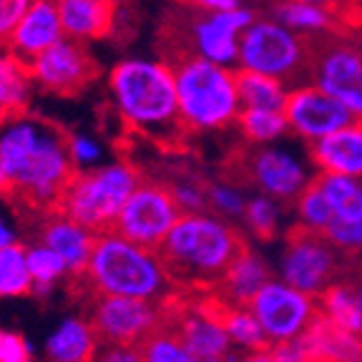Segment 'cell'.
Returning <instances> with one entry per match:
<instances>
[{
  "instance_id": "cell-1",
  "label": "cell",
  "mask_w": 362,
  "mask_h": 362,
  "mask_svg": "<svg viewBox=\"0 0 362 362\" xmlns=\"http://www.w3.org/2000/svg\"><path fill=\"white\" fill-rule=\"evenodd\" d=\"M0 153L13 179L11 199L40 214L58 211L76 176L66 131L25 111L0 126Z\"/></svg>"
},
{
  "instance_id": "cell-2",
  "label": "cell",
  "mask_w": 362,
  "mask_h": 362,
  "mask_svg": "<svg viewBox=\"0 0 362 362\" xmlns=\"http://www.w3.org/2000/svg\"><path fill=\"white\" fill-rule=\"evenodd\" d=\"M108 93L129 129L158 144H181L189 129L179 111L174 68L161 61L126 58L108 74Z\"/></svg>"
},
{
  "instance_id": "cell-3",
  "label": "cell",
  "mask_w": 362,
  "mask_h": 362,
  "mask_svg": "<svg viewBox=\"0 0 362 362\" xmlns=\"http://www.w3.org/2000/svg\"><path fill=\"white\" fill-rule=\"evenodd\" d=\"M247 249L242 234L226 221L194 211L181 214L156 249L171 284L187 292H211Z\"/></svg>"
},
{
  "instance_id": "cell-4",
  "label": "cell",
  "mask_w": 362,
  "mask_h": 362,
  "mask_svg": "<svg viewBox=\"0 0 362 362\" xmlns=\"http://www.w3.org/2000/svg\"><path fill=\"white\" fill-rule=\"evenodd\" d=\"M98 297H139L164 302L171 297V279L158 252L121 237L119 232L96 234L93 255L81 277Z\"/></svg>"
},
{
  "instance_id": "cell-5",
  "label": "cell",
  "mask_w": 362,
  "mask_h": 362,
  "mask_svg": "<svg viewBox=\"0 0 362 362\" xmlns=\"http://www.w3.org/2000/svg\"><path fill=\"white\" fill-rule=\"evenodd\" d=\"M171 68L181 119L189 131H216L239 119L242 101L234 71L202 56L181 58Z\"/></svg>"
},
{
  "instance_id": "cell-6",
  "label": "cell",
  "mask_w": 362,
  "mask_h": 362,
  "mask_svg": "<svg viewBox=\"0 0 362 362\" xmlns=\"http://www.w3.org/2000/svg\"><path fill=\"white\" fill-rule=\"evenodd\" d=\"M139 184H141V174L126 161L76 171L68 189L63 192L58 211L88 226L90 232H111L121 209Z\"/></svg>"
},
{
  "instance_id": "cell-7",
  "label": "cell",
  "mask_w": 362,
  "mask_h": 362,
  "mask_svg": "<svg viewBox=\"0 0 362 362\" xmlns=\"http://www.w3.org/2000/svg\"><path fill=\"white\" fill-rule=\"evenodd\" d=\"M239 66L274 76L282 83L305 86L312 81L310 38L292 33L284 23L255 21L239 35Z\"/></svg>"
},
{
  "instance_id": "cell-8",
  "label": "cell",
  "mask_w": 362,
  "mask_h": 362,
  "mask_svg": "<svg viewBox=\"0 0 362 362\" xmlns=\"http://www.w3.org/2000/svg\"><path fill=\"white\" fill-rule=\"evenodd\" d=\"M347 264L357 262L342 255L327 239V234L307 229L302 224H294L287 232L279 272L284 282L292 287L320 297L334 282L352 277V269H347Z\"/></svg>"
},
{
  "instance_id": "cell-9",
  "label": "cell",
  "mask_w": 362,
  "mask_h": 362,
  "mask_svg": "<svg viewBox=\"0 0 362 362\" xmlns=\"http://www.w3.org/2000/svg\"><path fill=\"white\" fill-rule=\"evenodd\" d=\"M224 179L242 187H257L277 202H297L310 184L305 166L277 148H237L224 164Z\"/></svg>"
},
{
  "instance_id": "cell-10",
  "label": "cell",
  "mask_w": 362,
  "mask_h": 362,
  "mask_svg": "<svg viewBox=\"0 0 362 362\" xmlns=\"http://www.w3.org/2000/svg\"><path fill=\"white\" fill-rule=\"evenodd\" d=\"M181 214L184 211H181L169 184L141 179V184L134 189L126 206L121 209L119 219L113 224V232L156 252L161 242L169 237L176 221L181 219Z\"/></svg>"
},
{
  "instance_id": "cell-11",
  "label": "cell",
  "mask_w": 362,
  "mask_h": 362,
  "mask_svg": "<svg viewBox=\"0 0 362 362\" xmlns=\"http://www.w3.org/2000/svg\"><path fill=\"white\" fill-rule=\"evenodd\" d=\"M312 81L329 96L342 101L362 121V51L337 33H310Z\"/></svg>"
},
{
  "instance_id": "cell-12",
  "label": "cell",
  "mask_w": 362,
  "mask_h": 362,
  "mask_svg": "<svg viewBox=\"0 0 362 362\" xmlns=\"http://www.w3.org/2000/svg\"><path fill=\"white\" fill-rule=\"evenodd\" d=\"M249 310L255 312L272 345H284L307 332L312 320L320 315V302L317 297L292 287L284 279L282 282L269 279L252 297Z\"/></svg>"
},
{
  "instance_id": "cell-13",
  "label": "cell",
  "mask_w": 362,
  "mask_h": 362,
  "mask_svg": "<svg viewBox=\"0 0 362 362\" xmlns=\"http://www.w3.org/2000/svg\"><path fill=\"white\" fill-rule=\"evenodd\" d=\"M164 320V302L139 297H98L88 322L101 345H141Z\"/></svg>"
},
{
  "instance_id": "cell-14",
  "label": "cell",
  "mask_w": 362,
  "mask_h": 362,
  "mask_svg": "<svg viewBox=\"0 0 362 362\" xmlns=\"http://www.w3.org/2000/svg\"><path fill=\"white\" fill-rule=\"evenodd\" d=\"M33 86L56 96H76L96 78L98 66L76 38H63L28 66Z\"/></svg>"
},
{
  "instance_id": "cell-15",
  "label": "cell",
  "mask_w": 362,
  "mask_h": 362,
  "mask_svg": "<svg viewBox=\"0 0 362 362\" xmlns=\"http://www.w3.org/2000/svg\"><path fill=\"white\" fill-rule=\"evenodd\" d=\"M284 116H287L289 126L310 141H317V139L357 121L355 113L345 103L329 96L320 86H300L292 93H287Z\"/></svg>"
},
{
  "instance_id": "cell-16",
  "label": "cell",
  "mask_w": 362,
  "mask_h": 362,
  "mask_svg": "<svg viewBox=\"0 0 362 362\" xmlns=\"http://www.w3.org/2000/svg\"><path fill=\"white\" fill-rule=\"evenodd\" d=\"M63 38H66V30H63L58 0H33L3 48L21 63L30 66L40 53H45Z\"/></svg>"
},
{
  "instance_id": "cell-17",
  "label": "cell",
  "mask_w": 362,
  "mask_h": 362,
  "mask_svg": "<svg viewBox=\"0 0 362 362\" xmlns=\"http://www.w3.org/2000/svg\"><path fill=\"white\" fill-rule=\"evenodd\" d=\"M40 244L51 247L63 257L68 277L81 279L86 274L90 255H93L96 232H90L88 226L78 224L63 211H51V214H45L43 226H40Z\"/></svg>"
},
{
  "instance_id": "cell-18",
  "label": "cell",
  "mask_w": 362,
  "mask_h": 362,
  "mask_svg": "<svg viewBox=\"0 0 362 362\" xmlns=\"http://www.w3.org/2000/svg\"><path fill=\"white\" fill-rule=\"evenodd\" d=\"M307 362H362V334L337 327L320 312L302 337H297Z\"/></svg>"
},
{
  "instance_id": "cell-19",
  "label": "cell",
  "mask_w": 362,
  "mask_h": 362,
  "mask_svg": "<svg viewBox=\"0 0 362 362\" xmlns=\"http://www.w3.org/2000/svg\"><path fill=\"white\" fill-rule=\"evenodd\" d=\"M310 156L320 171L362 179V121L317 139L310 144Z\"/></svg>"
},
{
  "instance_id": "cell-20",
  "label": "cell",
  "mask_w": 362,
  "mask_h": 362,
  "mask_svg": "<svg viewBox=\"0 0 362 362\" xmlns=\"http://www.w3.org/2000/svg\"><path fill=\"white\" fill-rule=\"evenodd\" d=\"M58 11L68 38L88 43L113 33L119 0H58Z\"/></svg>"
},
{
  "instance_id": "cell-21",
  "label": "cell",
  "mask_w": 362,
  "mask_h": 362,
  "mask_svg": "<svg viewBox=\"0 0 362 362\" xmlns=\"http://www.w3.org/2000/svg\"><path fill=\"white\" fill-rule=\"evenodd\" d=\"M269 279H272V269L264 262V257H259L257 252H252V249L247 247L242 255L234 259V264L229 267L224 279L211 289V294L229 307H249L252 297H255Z\"/></svg>"
},
{
  "instance_id": "cell-22",
  "label": "cell",
  "mask_w": 362,
  "mask_h": 362,
  "mask_svg": "<svg viewBox=\"0 0 362 362\" xmlns=\"http://www.w3.org/2000/svg\"><path fill=\"white\" fill-rule=\"evenodd\" d=\"M98 337L86 320H66L45 345L48 362H96Z\"/></svg>"
},
{
  "instance_id": "cell-23",
  "label": "cell",
  "mask_w": 362,
  "mask_h": 362,
  "mask_svg": "<svg viewBox=\"0 0 362 362\" xmlns=\"http://www.w3.org/2000/svg\"><path fill=\"white\" fill-rule=\"evenodd\" d=\"M30 90H33V78L28 66L3 48L0 51V126L13 116L28 111Z\"/></svg>"
},
{
  "instance_id": "cell-24",
  "label": "cell",
  "mask_w": 362,
  "mask_h": 362,
  "mask_svg": "<svg viewBox=\"0 0 362 362\" xmlns=\"http://www.w3.org/2000/svg\"><path fill=\"white\" fill-rule=\"evenodd\" d=\"M320 312L327 320H332L337 327L347 329V332L362 334V302L357 297V289L352 279H339L332 287L325 289L320 297Z\"/></svg>"
},
{
  "instance_id": "cell-25",
  "label": "cell",
  "mask_w": 362,
  "mask_h": 362,
  "mask_svg": "<svg viewBox=\"0 0 362 362\" xmlns=\"http://www.w3.org/2000/svg\"><path fill=\"white\" fill-rule=\"evenodd\" d=\"M315 181L320 184L325 197H327L337 219H347V221L362 219V179L320 171L315 176Z\"/></svg>"
},
{
  "instance_id": "cell-26",
  "label": "cell",
  "mask_w": 362,
  "mask_h": 362,
  "mask_svg": "<svg viewBox=\"0 0 362 362\" xmlns=\"http://www.w3.org/2000/svg\"><path fill=\"white\" fill-rule=\"evenodd\" d=\"M237 90L242 108H274V111H284V83L274 76L259 74V71H249V68H239L237 71Z\"/></svg>"
},
{
  "instance_id": "cell-27",
  "label": "cell",
  "mask_w": 362,
  "mask_h": 362,
  "mask_svg": "<svg viewBox=\"0 0 362 362\" xmlns=\"http://www.w3.org/2000/svg\"><path fill=\"white\" fill-rule=\"evenodd\" d=\"M139 347H141L144 362H202V357L164 320Z\"/></svg>"
},
{
  "instance_id": "cell-28",
  "label": "cell",
  "mask_w": 362,
  "mask_h": 362,
  "mask_svg": "<svg viewBox=\"0 0 362 362\" xmlns=\"http://www.w3.org/2000/svg\"><path fill=\"white\" fill-rule=\"evenodd\" d=\"M33 292V277L28 269V249L11 244L0 249V297H21Z\"/></svg>"
},
{
  "instance_id": "cell-29",
  "label": "cell",
  "mask_w": 362,
  "mask_h": 362,
  "mask_svg": "<svg viewBox=\"0 0 362 362\" xmlns=\"http://www.w3.org/2000/svg\"><path fill=\"white\" fill-rule=\"evenodd\" d=\"M277 18L289 25V28L297 30H312V33H320V30H327V33H342L339 23L334 21V16L329 11L320 6H310V3H302V0H284L274 8Z\"/></svg>"
},
{
  "instance_id": "cell-30",
  "label": "cell",
  "mask_w": 362,
  "mask_h": 362,
  "mask_svg": "<svg viewBox=\"0 0 362 362\" xmlns=\"http://www.w3.org/2000/svg\"><path fill=\"white\" fill-rule=\"evenodd\" d=\"M239 129L252 144L272 141L287 131L289 121L284 111H274V108H242L239 111Z\"/></svg>"
},
{
  "instance_id": "cell-31",
  "label": "cell",
  "mask_w": 362,
  "mask_h": 362,
  "mask_svg": "<svg viewBox=\"0 0 362 362\" xmlns=\"http://www.w3.org/2000/svg\"><path fill=\"white\" fill-rule=\"evenodd\" d=\"M28 269L30 277H33V292L48 294L53 289V284L68 274L66 262L58 252H53L51 247L45 244H35L28 249Z\"/></svg>"
},
{
  "instance_id": "cell-32",
  "label": "cell",
  "mask_w": 362,
  "mask_h": 362,
  "mask_svg": "<svg viewBox=\"0 0 362 362\" xmlns=\"http://www.w3.org/2000/svg\"><path fill=\"white\" fill-rule=\"evenodd\" d=\"M294 209H297V214H300V224L302 226H307V229H315V232H322V234L334 219L332 206H329L327 197L322 194V189H320V184H317L315 179H312L310 184L305 187V192L297 197V202H294Z\"/></svg>"
},
{
  "instance_id": "cell-33",
  "label": "cell",
  "mask_w": 362,
  "mask_h": 362,
  "mask_svg": "<svg viewBox=\"0 0 362 362\" xmlns=\"http://www.w3.org/2000/svg\"><path fill=\"white\" fill-rule=\"evenodd\" d=\"M244 219H247L249 229L255 232L257 239L262 242H272V239L277 237V206L272 202V197H257V199H249L247 206H244Z\"/></svg>"
},
{
  "instance_id": "cell-34",
  "label": "cell",
  "mask_w": 362,
  "mask_h": 362,
  "mask_svg": "<svg viewBox=\"0 0 362 362\" xmlns=\"http://www.w3.org/2000/svg\"><path fill=\"white\" fill-rule=\"evenodd\" d=\"M325 234H327V239L342 252V255L360 262V257H362V219L347 221V219H337V216H334L332 224L325 229Z\"/></svg>"
},
{
  "instance_id": "cell-35",
  "label": "cell",
  "mask_w": 362,
  "mask_h": 362,
  "mask_svg": "<svg viewBox=\"0 0 362 362\" xmlns=\"http://www.w3.org/2000/svg\"><path fill=\"white\" fill-rule=\"evenodd\" d=\"M68 151H71V158H74L76 171H86L93 169V164L101 161V144L96 139H90L86 134H74L68 136Z\"/></svg>"
},
{
  "instance_id": "cell-36",
  "label": "cell",
  "mask_w": 362,
  "mask_h": 362,
  "mask_svg": "<svg viewBox=\"0 0 362 362\" xmlns=\"http://www.w3.org/2000/svg\"><path fill=\"white\" fill-rule=\"evenodd\" d=\"M206 199H209L211 209H216L224 216H242L244 206H247V202L232 187H209L206 189Z\"/></svg>"
},
{
  "instance_id": "cell-37",
  "label": "cell",
  "mask_w": 362,
  "mask_h": 362,
  "mask_svg": "<svg viewBox=\"0 0 362 362\" xmlns=\"http://www.w3.org/2000/svg\"><path fill=\"white\" fill-rule=\"evenodd\" d=\"M0 362H33V352L23 334L0 329Z\"/></svg>"
},
{
  "instance_id": "cell-38",
  "label": "cell",
  "mask_w": 362,
  "mask_h": 362,
  "mask_svg": "<svg viewBox=\"0 0 362 362\" xmlns=\"http://www.w3.org/2000/svg\"><path fill=\"white\" fill-rule=\"evenodd\" d=\"M33 0H0V45H6Z\"/></svg>"
},
{
  "instance_id": "cell-39",
  "label": "cell",
  "mask_w": 362,
  "mask_h": 362,
  "mask_svg": "<svg viewBox=\"0 0 362 362\" xmlns=\"http://www.w3.org/2000/svg\"><path fill=\"white\" fill-rule=\"evenodd\" d=\"M171 192H174L176 202H179L181 211L184 214H194V211H202L206 204H209V199H206V192H204L199 184H189V181H181V184H174L171 187Z\"/></svg>"
},
{
  "instance_id": "cell-40",
  "label": "cell",
  "mask_w": 362,
  "mask_h": 362,
  "mask_svg": "<svg viewBox=\"0 0 362 362\" xmlns=\"http://www.w3.org/2000/svg\"><path fill=\"white\" fill-rule=\"evenodd\" d=\"M96 362H144V355L136 345H98Z\"/></svg>"
},
{
  "instance_id": "cell-41",
  "label": "cell",
  "mask_w": 362,
  "mask_h": 362,
  "mask_svg": "<svg viewBox=\"0 0 362 362\" xmlns=\"http://www.w3.org/2000/svg\"><path fill=\"white\" fill-rule=\"evenodd\" d=\"M189 6L199 11H234L239 8V0H189Z\"/></svg>"
},
{
  "instance_id": "cell-42",
  "label": "cell",
  "mask_w": 362,
  "mask_h": 362,
  "mask_svg": "<svg viewBox=\"0 0 362 362\" xmlns=\"http://www.w3.org/2000/svg\"><path fill=\"white\" fill-rule=\"evenodd\" d=\"M6 197H13V179L6 166V158L0 153V199H6Z\"/></svg>"
},
{
  "instance_id": "cell-43",
  "label": "cell",
  "mask_w": 362,
  "mask_h": 362,
  "mask_svg": "<svg viewBox=\"0 0 362 362\" xmlns=\"http://www.w3.org/2000/svg\"><path fill=\"white\" fill-rule=\"evenodd\" d=\"M237 362H277V357H274L272 350H257V352H247Z\"/></svg>"
},
{
  "instance_id": "cell-44",
  "label": "cell",
  "mask_w": 362,
  "mask_h": 362,
  "mask_svg": "<svg viewBox=\"0 0 362 362\" xmlns=\"http://www.w3.org/2000/svg\"><path fill=\"white\" fill-rule=\"evenodd\" d=\"M11 244H16V234H13V229L8 226V221L0 219V249L11 247Z\"/></svg>"
},
{
  "instance_id": "cell-45",
  "label": "cell",
  "mask_w": 362,
  "mask_h": 362,
  "mask_svg": "<svg viewBox=\"0 0 362 362\" xmlns=\"http://www.w3.org/2000/svg\"><path fill=\"white\" fill-rule=\"evenodd\" d=\"M352 284H355V289H357V297H360V302H362V267L360 269H355L352 272Z\"/></svg>"
},
{
  "instance_id": "cell-46",
  "label": "cell",
  "mask_w": 362,
  "mask_h": 362,
  "mask_svg": "<svg viewBox=\"0 0 362 362\" xmlns=\"http://www.w3.org/2000/svg\"><path fill=\"white\" fill-rule=\"evenodd\" d=\"M355 3H360V6H362V0H355Z\"/></svg>"
}]
</instances>
